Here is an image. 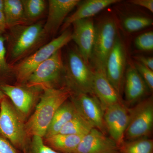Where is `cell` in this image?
<instances>
[{
    "mask_svg": "<svg viewBox=\"0 0 153 153\" xmlns=\"http://www.w3.org/2000/svg\"><path fill=\"white\" fill-rule=\"evenodd\" d=\"M43 94L34 113L25 123L28 137L38 136L44 138L55 113L70 98L71 91L66 87L47 88Z\"/></svg>",
    "mask_w": 153,
    "mask_h": 153,
    "instance_id": "1",
    "label": "cell"
},
{
    "mask_svg": "<svg viewBox=\"0 0 153 153\" xmlns=\"http://www.w3.org/2000/svg\"><path fill=\"white\" fill-rule=\"evenodd\" d=\"M6 97V95L4 94V93L2 92V91L1 90V89H0V101H1L5 97Z\"/></svg>",
    "mask_w": 153,
    "mask_h": 153,
    "instance_id": "35",
    "label": "cell"
},
{
    "mask_svg": "<svg viewBox=\"0 0 153 153\" xmlns=\"http://www.w3.org/2000/svg\"><path fill=\"white\" fill-rule=\"evenodd\" d=\"M72 25V40L76 43L85 62L90 65L95 35V25L93 19L92 18L82 19L74 22Z\"/></svg>",
    "mask_w": 153,
    "mask_h": 153,
    "instance_id": "12",
    "label": "cell"
},
{
    "mask_svg": "<svg viewBox=\"0 0 153 153\" xmlns=\"http://www.w3.org/2000/svg\"><path fill=\"white\" fill-rule=\"evenodd\" d=\"M0 153H19L10 143L0 137Z\"/></svg>",
    "mask_w": 153,
    "mask_h": 153,
    "instance_id": "30",
    "label": "cell"
},
{
    "mask_svg": "<svg viewBox=\"0 0 153 153\" xmlns=\"http://www.w3.org/2000/svg\"><path fill=\"white\" fill-rule=\"evenodd\" d=\"M124 84L126 101L128 105L141 100L149 89L134 66L131 65L126 69Z\"/></svg>",
    "mask_w": 153,
    "mask_h": 153,
    "instance_id": "17",
    "label": "cell"
},
{
    "mask_svg": "<svg viewBox=\"0 0 153 153\" xmlns=\"http://www.w3.org/2000/svg\"><path fill=\"white\" fill-rule=\"evenodd\" d=\"M70 98L77 111L94 128L106 135L104 120V111L94 95L84 93H72Z\"/></svg>",
    "mask_w": 153,
    "mask_h": 153,
    "instance_id": "10",
    "label": "cell"
},
{
    "mask_svg": "<svg viewBox=\"0 0 153 153\" xmlns=\"http://www.w3.org/2000/svg\"><path fill=\"white\" fill-rule=\"evenodd\" d=\"M120 153H153V140L144 137L125 141L119 147Z\"/></svg>",
    "mask_w": 153,
    "mask_h": 153,
    "instance_id": "23",
    "label": "cell"
},
{
    "mask_svg": "<svg viewBox=\"0 0 153 153\" xmlns=\"http://www.w3.org/2000/svg\"><path fill=\"white\" fill-rule=\"evenodd\" d=\"M72 40V32L68 30L60 36L39 48L31 55L12 66L20 85L26 83L38 66L61 49Z\"/></svg>",
    "mask_w": 153,
    "mask_h": 153,
    "instance_id": "5",
    "label": "cell"
},
{
    "mask_svg": "<svg viewBox=\"0 0 153 153\" xmlns=\"http://www.w3.org/2000/svg\"><path fill=\"white\" fill-rule=\"evenodd\" d=\"M134 66L137 71L145 81L149 90L153 91V71L138 62H136Z\"/></svg>",
    "mask_w": 153,
    "mask_h": 153,
    "instance_id": "28",
    "label": "cell"
},
{
    "mask_svg": "<svg viewBox=\"0 0 153 153\" xmlns=\"http://www.w3.org/2000/svg\"><path fill=\"white\" fill-rule=\"evenodd\" d=\"M73 153H120L114 141L98 129L93 128L82 137Z\"/></svg>",
    "mask_w": 153,
    "mask_h": 153,
    "instance_id": "14",
    "label": "cell"
},
{
    "mask_svg": "<svg viewBox=\"0 0 153 153\" xmlns=\"http://www.w3.org/2000/svg\"><path fill=\"white\" fill-rule=\"evenodd\" d=\"M126 65L125 47L120 38L118 36L113 48L107 59L105 71L108 79L121 95L124 86Z\"/></svg>",
    "mask_w": 153,
    "mask_h": 153,
    "instance_id": "9",
    "label": "cell"
},
{
    "mask_svg": "<svg viewBox=\"0 0 153 153\" xmlns=\"http://www.w3.org/2000/svg\"><path fill=\"white\" fill-rule=\"evenodd\" d=\"M67 101L57 109L43 138H47L59 133L63 126L76 114L77 110L74 103L71 101Z\"/></svg>",
    "mask_w": 153,
    "mask_h": 153,
    "instance_id": "19",
    "label": "cell"
},
{
    "mask_svg": "<svg viewBox=\"0 0 153 153\" xmlns=\"http://www.w3.org/2000/svg\"><path fill=\"white\" fill-rule=\"evenodd\" d=\"M0 134L18 152L25 153L29 143L24 118L7 97L0 101Z\"/></svg>",
    "mask_w": 153,
    "mask_h": 153,
    "instance_id": "4",
    "label": "cell"
},
{
    "mask_svg": "<svg viewBox=\"0 0 153 153\" xmlns=\"http://www.w3.org/2000/svg\"><path fill=\"white\" fill-rule=\"evenodd\" d=\"M93 128H94L77 111L74 117L63 126L58 134L84 136Z\"/></svg>",
    "mask_w": 153,
    "mask_h": 153,
    "instance_id": "22",
    "label": "cell"
},
{
    "mask_svg": "<svg viewBox=\"0 0 153 153\" xmlns=\"http://www.w3.org/2000/svg\"><path fill=\"white\" fill-rule=\"evenodd\" d=\"M10 65L14 66L42 47L47 35L40 22L18 25L10 29Z\"/></svg>",
    "mask_w": 153,
    "mask_h": 153,
    "instance_id": "2",
    "label": "cell"
},
{
    "mask_svg": "<svg viewBox=\"0 0 153 153\" xmlns=\"http://www.w3.org/2000/svg\"><path fill=\"white\" fill-rule=\"evenodd\" d=\"M7 29L4 15L2 11H0V36L4 33Z\"/></svg>",
    "mask_w": 153,
    "mask_h": 153,
    "instance_id": "33",
    "label": "cell"
},
{
    "mask_svg": "<svg viewBox=\"0 0 153 153\" xmlns=\"http://www.w3.org/2000/svg\"><path fill=\"white\" fill-rule=\"evenodd\" d=\"M6 38L0 36V74L8 73L13 70L6 58V49L5 43Z\"/></svg>",
    "mask_w": 153,
    "mask_h": 153,
    "instance_id": "29",
    "label": "cell"
},
{
    "mask_svg": "<svg viewBox=\"0 0 153 153\" xmlns=\"http://www.w3.org/2000/svg\"><path fill=\"white\" fill-rule=\"evenodd\" d=\"M82 136L57 134L44 139L45 144L56 152L73 153L79 144Z\"/></svg>",
    "mask_w": 153,
    "mask_h": 153,
    "instance_id": "20",
    "label": "cell"
},
{
    "mask_svg": "<svg viewBox=\"0 0 153 153\" xmlns=\"http://www.w3.org/2000/svg\"><path fill=\"white\" fill-rule=\"evenodd\" d=\"M25 153H62L56 152L45 144L42 137L33 136Z\"/></svg>",
    "mask_w": 153,
    "mask_h": 153,
    "instance_id": "26",
    "label": "cell"
},
{
    "mask_svg": "<svg viewBox=\"0 0 153 153\" xmlns=\"http://www.w3.org/2000/svg\"><path fill=\"white\" fill-rule=\"evenodd\" d=\"M153 23L152 19L149 17L131 16L124 19L123 26L127 32L133 33L150 27Z\"/></svg>",
    "mask_w": 153,
    "mask_h": 153,
    "instance_id": "25",
    "label": "cell"
},
{
    "mask_svg": "<svg viewBox=\"0 0 153 153\" xmlns=\"http://www.w3.org/2000/svg\"><path fill=\"white\" fill-rule=\"evenodd\" d=\"M94 71V94L98 99L103 111L111 105L124 103L121 95L108 79L105 70L96 69Z\"/></svg>",
    "mask_w": 153,
    "mask_h": 153,
    "instance_id": "16",
    "label": "cell"
},
{
    "mask_svg": "<svg viewBox=\"0 0 153 153\" xmlns=\"http://www.w3.org/2000/svg\"><path fill=\"white\" fill-rule=\"evenodd\" d=\"M80 2L79 0H49L47 21L44 29L47 36L55 35L67 16Z\"/></svg>",
    "mask_w": 153,
    "mask_h": 153,
    "instance_id": "15",
    "label": "cell"
},
{
    "mask_svg": "<svg viewBox=\"0 0 153 153\" xmlns=\"http://www.w3.org/2000/svg\"><path fill=\"white\" fill-rule=\"evenodd\" d=\"M3 13L7 29L18 25H27L21 0H4Z\"/></svg>",
    "mask_w": 153,
    "mask_h": 153,
    "instance_id": "21",
    "label": "cell"
},
{
    "mask_svg": "<svg viewBox=\"0 0 153 153\" xmlns=\"http://www.w3.org/2000/svg\"><path fill=\"white\" fill-rule=\"evenodd\" d=\"M4 1L0 0V11H4Z\"/></svg>",
    "mask_w": 153,
    "mask_h": 153,
    "instance_id": "34",
    "label": "cell"
},
{
    "mask_svg": "<svg viewBox=\"0 0 153 153\" xmlns=\"http://www.w3.org/2000/svg\"><path fill=\"white\" fill-rule=\"evenodd\" d=\"M117 36V25L113 17H105L95 25V38L90 61L93 70H105L107 59Z\"/></svg>",
    "mask_w": 153,
    "mask_h": 153,
    "instance_id": "6",
    "label": "cell"
},
{
    "mask_svg": "<svg viewBox=\"0 0 153 153\" xmlns=\"http://www.w3.org/2000/svg\"><path fill=\"white\" fill-rule=\"evenodd\" d=\"M0 89L10 99L17 111L25 119L30 113L39 89L26 85H13L5 84Z\"/></svg>",
    "mask_w": 153,
    "mask_h": 153,
    "instance_id": "13",
    "label": "cell"
},
{
    "mask_svg": "<svg viewBox=\"0 0 153 153\" xmlns=\"http://www.w3.org/2000/svg\"><path fill=\"white\" fill-rule=\"evenodd\" d=\"M103 117L107 132L119 147L125 141V133L128 123L129 108L124 103L114 105L105 110Z\"/></svg>",
    "mask_w": 153,
    "mask_h": 153,
    "instance_id": "11",
    "label": "cell"
},
{
    "mask_svg": "<svg viewBox=\"0 0 153 153\" xmlns=\"http://www.w3.org/2000/svg\"><path fill=\"white\" fill-rule=\"evenodd\" d=\"M128 2L143 7L153 13V0H130L128 1Z\"/></svg>",
    "mask_w": 153,
    "mask_h": 153,
    "instance_id": "31",
    "label": "cell"
},
{
    "mask_svg": "<svg viewBox=\"0 0 153 153\" xmlns=\"http://www.w3.org/2000/svg\"><path fill=\"white\" fill-rule=\"evenodd\" d=\"M94 78L93 69L85 62L78 49H70L64 64V79L66 87L72 93L94 95Z\"/></svg>",
    "mask_w": 153,
    "mask_h": 153,
    "instance_id": "3",
    "label": "cell"
},
{
    "mask_svg": "<svg viewBox=\"0 0 153 153\" xmlns=\"http://www.w3.org/2000/svg\"><path fill=\"white\" fill-rule=\"evenodd\" d=\"M62 76L64 78V63L60 49L38 66L25 85L39 90L55 88V84Z\"/></svg>",
    "mask_w": 153,
    "mask_h": 153,
    "instance_id": "8",
    "label": "cell"
},
{
    "mask_svg": "<svg viewBox=\"0 0 153 153\" xmlns=\"http://www.w3.org/2000/svg\"><path fill=\"white\" fill-rule=\"evenodd\" d=\"M136 62H138L153 71V57L143 56H137L134 57Z\"/></svg>",
    "mask_w": 153,
    "mask_h": 153,
    "instance_id": "32",
    "label": "cell"
},
{
    "mask_svg": "<svg viewBox=\"0 0 153 153\" xmlns=\"http://www.w3.org/2000/svg\"><path fill=\"white\" fill-rule=\"evenodd\" d=\"M135 45L137 49L142 51H153V33L147 32L138 36L135 40Z\"/></svg>",
    "mask_w": 153,
    "mask_h": 153,
    "instance_id": "27",
    "label": "cell"
},
{
    "mask_svg": "<svg viewBox=\"0 0 153 153\" xmlns=\"http://www.w3.org/2000/svg\"><path fill=\"white\" fill-rule=\"evenodd\" d=\"M22 1L27 25L41 18L47 7L44 0H22Z\"/></svg>",
    "mask_w": 153,
    "mask_h": 153,
    "instance_id": "24",
    "label": "cell"
},
{
    "mask_svg": "<svg viewBox=\"0 0 153 153\" xmlns=\"http://www.w3.org/2000/svg\"><path fill=\"white\" fill-rule=\"evenodd\" d=\"M153 99L151 96L139 102L129 108L128 124L125 133V141L149 137L152 131Z\"/></svg>",
    "mask_w": 153,
    "mask_h": 153,
    "instance_id": "7",
    "label": "cell"
},
{
    "mask_svg": "<svg viewBox=\"0 0 153 153\" xmlns=\"http://www.w3.org/2000/svg\"><path fill=\"white\" fill-rule=\"evenodd\" d=\"M120 1L119 0H88L83 2L74 13L66 18L60 28V32L67 30L74 22L91 18L111 5Z\"/></svg>",
    "mask_w": 153,
    "mask_h": 153,
    "instance_id": "18",
    "label": "cell"
}]
</instances>
